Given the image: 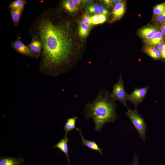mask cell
Wrapping results in <instances>:
<instances>
[{"label":"cell","mask_w":165,"mask_h":165,"mask_svg":"<svg viewBox=\"0 0 165 165\" xmlns=\"http://www.w3.org/2000/svg\"><path fill=\"white\" fill-rule=\"evenodd\" d=\"M60 10L47 9L30 26V35L42 41L39 71L47 76H57L69 72L77 60L74 32L69 18Z\"/></svg>","instance_id":"6da1fadb"},{"label":"cell","mask_w":165,"mask_h":165,"mask_svg":"<svg viewBox=\"0 0 165 165\" xmlns=\"http://www.w3.org/2000/svg\"><path fill=\"white\" fill-rule=\"evenodd\" d=\"M110 94L105 90H99L96 99L85 105V118H91L93 120L95 131H100L105 124L113 122L119 117L116 111L117 105Z\"/></svg>","instance_id":"7a4b0ae2"},{"label":"cell","mask_w":165,"mask_h":165,"mask_svg":"<svg viewBox=\"0 0 165 165\" xmlns=\"http://www.w3.org/2000/svg\"><path fill=\"white\" fill-rule=\"evenodd\" d=\"M127 109L128 111L126 112L127 115L131 120L141 138L145 142L147 127L143 117L138 113L137 110L133 111L129 108Z\"/></svg>","instance_id":"3957f363"},{"label":"cell","mask_w":165,"mask_h":165,"mask_svg":"<svg viewBox=\"0 0 165 165\" xmlns=\"http://www.w3.org/2000/svg\"><path fill=\"white\" fill-rule=\"evenodd\" d=\"M127 95L125 90L122 75H120L118 81L113 87L110 96L115 101H119L122 102L125 107L128 108L126 102Z\"/></svg>","instance_id":"277c9868"},{"label":"cell","mask_w":165,"mask_h":165,"mask_svg":"<svg viewBox=\"0 0 165 165\" xmlns=\"http://www.w3.org/2000/svg\"><path fill=\"white\" fill-rule=\"evenodd\" d=\"M11 46L17 52L28 57L38 58L39 56L32 52L21 41V37L18 36L17 38L11 43Z\"/></svg>","instance_id":"5b68a950"},{"label":"cell","mask_w":165,"mask_h":165,"mask_svg":"<svg viewBox=\"0 0 165 165\" xmlns=\"http://www.w3.org/2000/svg\"><path fill=\"white\" fill-rule=\"evenodd\" d=\"M149 88L148 86L140 89L135 87L131 94H128L127 100L133 104L135 110H137L138 105L142 102Z\"/></svg>","instance_id":"8992f818"},{"label":"cell","mask_w":165,"mask_h":165,"mask_svg":"<svg viewBox=\"0 0 165 165\" xmlns=\"http://www.w3.org/2000/svg\"><path fill=\"white\" fill-rule=\"evenodd\" d=\"M31 38V42L27 46L32 52L40 57L43 47L42 42L36 36H32Z\"/></svg>","instance_id":"52a82bcc"},{"label":"cell","mask_w":165,"mask_h":165,"mask_svg":"<svg viewBox=\"0 0 165 165\" xmlns=\"http://www.w3.org/2000/svg\"><path fill=\"white\" fill-rule=\"evenodd\" d=\"M67 134L65 133L64 137L54 146V148H58L66 155L68 162V165H70L69 152L68 146L69 139L67 137Z\"/></svg>","instance_id":"ba28073f"},{"label":"cell","mask_w":165,"mask_h":165,"mask_svg":"<svg viewBox=\"0 0 165 165\" xmlns=\"http://www.w3.org/2000/svg\"><path fill=\"white\" fill-rule=\"evenodd\" d=\"M126 10L125 3L121 2L116 5L112 13V21L119 20L124 14Z\"/></svg>","instance_id":"9c48e42d"},{"label":"cell","mask_w":165,"mask_h":165,"mask_svg":"<svg viewBox=\"0 0 165 165\" xmlns=\"http://www.w3.org/2000/svg\"><path fill=\"white\" fill-rule=\"evenodd\" d=\"M24 160L21 158L3 156L0 158V165H22Z\"/></svg>","instance_id":"30bf717a"},{"label":"cell","mask_w":165,"mask_h":165,"mask_svg":"<svg viewBox=\"0 0 165 165\" xmlns=\"http://www.w3.org/2000/svg\"><path fill=\"white\" fill-rule=\"evenodd\" d=\"M76 130H78L80 134L82 142V146L84 145L89 148L93 150L98 151L101 155H103L101 149L97 145L96 143L89 140H86L84 138L81 130L77 128Z\"/></svg>","instance_id":"8fae6325"},{"label":"cell","mask_w":165,"mask_h":165,"mask_svg":"<svg viewBox=\"0 0 165 165\" xmlns=\"http://www.w3.org/2000/svg\"><path fill=\"white\" fill-rule=\"evenodd\" d=\"M61 10L69 13H72L78 10V8L74 4L73 0L62 1L60 3Z\"/></svg>","instance_id":"7c38bea8"},{"label":"cell","mask_w":165,"mask_h":165,"mask_svg":"<svg viewBox=\"0 0 165 165\" xmlns=\"http://www.w3.org/2000/svg\"><path fill=\"white\" fill-rule=\"evenodd\" d=\"M24 10V9H9L10 16L15 27L18 26Z\"/></svg>","instance_id":"4fadbf2b"},{"label":"cell","mask_w":165,"mask_h":165,"mask_svg":"<svg viewBox=\"0 0 165 165\" xmlns=\"http://www.w3.org/2000/svg\"><path fill=\"white\" fill-rule=\"evenodd\" d=\"M77 119V116L67 119V121L63 128L65 133L68 134L69 132L72 131L74 129H76L75 123Z\"/></svg>","instance_id":"5bb4252c"},{"label":"cell","mask_w":165,"mask_h":165,"mask_svg":"<svg viewBox=\"0 0 165 165\" xmlns=\"http://www.w3.org/2000/svg\"><path fill=\"white\" fill-rule=\"evenodd\" d=\"M156 32V29L153 27H147L141 29L139 34L143 38L150 39L152 38Z\"/></svg>","instance_id":"9a60e30c"},{"label":"cell","mask_w":165,"mask_h":165,"mask_svg":"<svg viewBox=\"0 0 165 165\" xmlns=\"http://www.w3.org/2000/svg\"><path fill=\"white\" fill-rule=\"evenodd\" d=\"M163 35L161 32H157L152 38L147 39L146 43L150 46H154L161 43L163 40Z\"/></svg>","instance_id":"2e32d148"},{"label":"cell","mask_w":165,"mask_h":165,"mask_svg":"<svg viewBox=\"0 0 165 165\" xmlns=\"http://www.w3.org/2000/svg\"><path fill=\"white\" fill-rule=\"evenodd\" d=\"M25 0H16L12 2L8 6L9 9H24L26 4Z\"/></svg>","instance_id":"e0dca14e"},{"label":"cell","mask_w":165,"mask_h":165,"mask_svg":"<svg viewBox=\"0 0 165 165\" xmlns=\"http://www.w3.org/2000/svg\"><path fill=\"white\" fill-rule=\"evenodd\" d=\"M89 29V27L80 21L78 27V33L80 36L82 38L86 37L88 35Z\"/></svg>","instance_id":"ac0fdd59"},{"label":"cell","mask_w":165,"mask_h":165,"mask_svg":"<svg viewBox=\"0 0 165 165\" xmlns=\"http://www.w3.org/2000/svg\"><path fill=\"white\" fill-rule=\"evenodd\" d=\"M146 53L150 57L155 59H158L160 57V52L154 47H148L145 50Z\"/></svg>","instance_id":"d6986e66"},{"label":"cell","mask_w":165,"mask_h":165,"mask_svg":"<svg viewBox=\"0 0 165 165\" xmlns=\"http://www.w3.org/2000/svg\"><path fill=\"white\" fill-rule=\"evenodd\" d=\"M165 11V3L160 4L156 6L154 8L153 13L154 14L159 15Z\"/></svg>","instance_id":"ffe728a7"},{"label":"cell","mask_w":165,"mask_h":165,"mask_svg":"<svg viewBox=\"0 0 165 165\" xmlns=\"http://www.w3.org/2000/svg\"><path fill=\"white\" fill-rule=\"evenodd\" d=\"M82 22L89 27L92 24L91 17L87 13L84 14L82 16Z\"/></svg>","instance_id":"44dd1931"},{"label":"cell","mask_w":165,"mask_h":165,"mask_svg":"<svg viewBox=\"0 0 165 165\" xmlns=\"http://www.w3.org/2000/svg\"><path fill=\"white\" fill-rule=\"evenodd\" d=\"M98 9L100 15H104L106 16L109 14L108 11L102 5L99 6Z\"/></svg>","instance_id":"7402d4cb"},{"label":"cell","mask_w":165,"mask_h":165,"mask_svg":"<svg viewBox=\"0 0 165 165\" xmlns=\"http://www.w3.org/2000/svg\"><path fill=\"white\" fill-rule=\"evenodd\" d=\"M156 20L160 23H163L165 21V11L161 14L157 16L156 18Z\"/></svg>","instance_id":"603a6c76"},{"label":"cell","mask_w":165,"mask_h":165,"mask_svg":"<svg viewBox=\"0 0 165 165\" xmlns=\"http://www.w3.org/2000/svg\"><path fill=\"white\" fill-rule=\"evenodd\" d=\"M91 23L93 24H99L98 15H94L91 17Z\"/></svg>","instance_id":"cb8c5ba5"},{"label":"cell","mask_w":165,"mask_h":165,"mask_svg":"<svg viewBox=\"0 0 165 165\" xmlns=\"http://www.w3.org/2000/svg\"><path fill=\"white\" fill-rule=\"evenodd\" d=\"M88 10L90 13L94 14V15L99 14L98 8H94L89 6L88 7Z\"/></svg>","instance_id":"d4e9b609"},{"label":"cell","mask_w":165,"mask_h":165,"mask_svg":"<svg viewBox=\"0 0 165 165\" xmlns=\"http://www.w3.org/2000/svg\"><path fill=\"white\" fill-rule=\"evenodd\" d=\"M157 48L158 51L161 53L165 50V44L161 42L158 45Z\"/></svg>","instance_id":"484cf974"},{"label":"cell","mask_w":165,"mask_h":165,"mask_svg":"<svg viewBox=\"0 0 165 165\" xmlns=\"http://www.w3.org/2000/svg\"><path fill=\"white\" fill-rule=\"evenodd\" d=\"M128 165H139L138 159L136 153L134 154L133 162L128 164Z\"/></svg>","instance_id":"4316f807"},{"label":"cell","mask_w":165,"mask_h":165,"mask_svg":"<svg viewBox=\"0 0 165 165\" xmlns=\"http://www.w3.org/2000/svg\"><path fill=\"white\" fill-rule=\"evenodd\" d=\"M99 23L101 24L105 22L107 20L106 16L104 15H98Z\"/></svg>","instance_id":"83f0119b"},{"label":"cell","mask_w":165,"mask_h":165,"mask_svg":"<svg viewBox=\"0 0 165 165\" xmlns=\"http://www.w3.org/2000/svg\"><path fill=\"white\" fill-rule=\"evenodd\" d=\"M103 2L104 4L108 7L112 6H113L112 0H103Z\"/></svg>","instance_id":"f1b7e54d"},{"label":"cell","mask_w":165,"mask_h":165,"mask_svg":"<svg viewBox=\"0 0 165 165\" xmlns=\"http://www.w3.org/2000/svg\"><path fill=\"white\" fill-rule=\"evenodd\" d=\"M73 2L76 6L78 7L81 4L82 1L81 0H73Z\"/></svg>","instance_id":"f546056e"},{"label":"cell","mask_w":165,"mask_h":165,"mask_svg":"<svg viewBox=\"0 0 165 165\" xmlns=\"http://www.w3.org/2000/svg\"><path fill=\"white\" fill-rule=\"evenodd\" d=\"M93 1V0H82V2H83V5H87L88 4H89L90 3L92 2Z\"/></svg>","instance_id":"4dcf8cb0"},{"label":"cell","mask_w":165,"mask_h":165,"mask_svg":"<svg viewBox=\"0 0 165 165\" xmlns=\"http://www.w3.org/2000/svg\"><path fill=\"white\" fill-rule=\"evenodd\" d=\"M161 30L163 35H165V23L163 24L161 26Z\"/></svg>","instance_id":"1f68e13d"},{"label":"cell","mask_w":165,"mask_h":165,"mask_svg":"<svg viewBox=\"0 0 165 165\" xmlns=\"http://www.w3.org/2000/svg\"><path fill=\"white\" fill-rule=\"evenodd\" d=\"M122 1L121 0H112L113 4L115 6L119 3L121 2Z\"/></svg>","instance_id":"d6a6232c"},{"label":"cell","mask_w":165,"mask_h":165,"mask_svg":"<svg viewBox=\"0 0 165 165\" xmlns=\"http://www.w3.org/2000/svg\"><path fill=\"white\" fill-rule=\"evenodd\" d=\"M162 57L165 58V50H164L162 53H161Z\"/></svg>","instance_id":"836d02e7"}]
</instances>
